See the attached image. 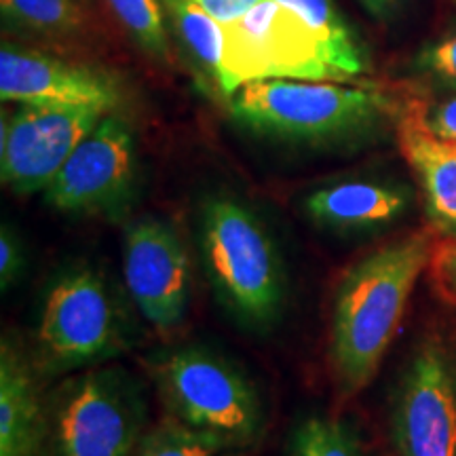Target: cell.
I'll return each instance as SVG.
<instances>
[{"label": "cell", "mask_w": 456, "mask_h": 456, "mask_svg": "<svg viewBox=\"0 0 456 456\" xmlns=\"http://www.w3.org/2000/svg\"><path fill=\"white\" fill-rule=\"evenodd\" d=\"M454 3H456V0H454Z\"/></svg>", "instance_id": "28"}, {"label": "cell", "mask_w": 456, "mask_h": 456, "mask_svg": "<svg viewBox=\"0 0 456 456\" xmlns=\"http://www.w3.org/2000/svg\"><path fill=\"white\" fill-rule=\"evenodd\" d=\"M138 155L129 125L108 112L74 148L45 195L51 208L72 216H110L131 197Z\"/></svg>", "instance_id": "10"}, {"label": "cell", "mask_w": 456, "mask_h": 456, "mask_svg": "<svg viewBox=\"0 0 456 456\" xmlns=\"http://www.w3.org/2000/svg\"><path fill=\"white\" fill-rule=\"evenodd\" d=\"M431 279L442 298L456 306V237L436 243L431 254Z\"/></svg>", "instance_id": "23"}, {"label": "cell", "mask_w": 456, "mask_h": 456, "mask_svg": "<svg viewBox=\"0 0 456 456\" xmlns=\"http://www.w3.org/2000/svg\"><path fill=\"white\" fill-rule=\"evenodd\" d=\"M45 419L34 376L13 342L0 346V456H43Z\"/></svg>", "instance_id": "15"}, {"label": "cell", "mask_w": 456, "mask_h": 456, "mask_svg": "<svg viewBox=\"0 0 456 456\" xmlns=\"http://www.w3.org/2000/svg\"><path fill=\"white\" fill-rule=\"evenodd\" d=\"M165 15L195 64L216 83L224 53V24L195 0H163Z\"/></svg>", "instance_id": "17"}, {"label": "cell", "mask_w": 456, "mask_h": 456, "mask_svg": "<svg viewBox=\"0 0 456 456\" xmlns=\"http://www.w3.org/2000/svg\"><path fill=\"white\" fill-rule=\"evenodd\" d=\"M220 450L222 446L212 437L180 420H167L148 433L135 450V456H216Z\"/></svg>", "instance_id": "21"}, {"label": "cell", "mask_w": 456, "mask_h": 456, "mask_svg": "<svg viewBox=\"0 0 456 456\" xmlns=\"http://www.w3.org/2000/svg\"><path fill=\"white\" fill-rule=\"evenodd\" d=\"M121 345V313L100 273L72 269L51 283L37 328L38 359L47 372L102 362Z\"/></svg>", "instance_id": "6"}, {"label": "cell", "mask_w": 456, "mask_h": 456, "mask_svg": "<svg viewBox=\"0 0 456 456\" xmlns=\"http://www.w3.org/2000/svg\"><path fill=\"white\" fill-rule=\"evenodd\" d=\"M237 123L265 138L306 146L359 140L385 123L389 100L338 81L269 78L243 85L228 98Z\"/></svg>", "instance_id": "3"}, {"label": "cell", "mask_w": 456, "mask_h": 456, "mask_svg": "<svg viewBox=\"0 0 456 456\" xmlns=\"http://www.w3.org/2000/svg\"><path fill=\"white\" fill-rule=\"evenodd\" d=\"M429 231L410 232L368 254L340 279L330 319V363L345 397L355 395L389 351L408 300L429 266Z\"/></svg>", "instance_id": "1"}, {"label": "cell", "mask_w": 456, "mask_h": 456, "mask_svg": "<svg viewBox=\"0 0 456 456\" xmlns=\"http://www.w3.org/2000/svg\"><path fill=\"white\" fill-rule=\"evenodd\" d=\"M269 78L342 83L311 28L277 0H260L248 13L224 24V53L216 87L231 98L243 85Z\"/></svg>", "instance_id": "5"}, {"label": "cell", "mask_w": 456, "mask_h": 456, "mask_svg": "<svg viewBox=\"0 0 456 456\" xmlns=\"http://www.w3.org/2000/svg\"><path fill=\"white\" fill-rule=\"evenodd\" d=\"M397 456H456V355L437 336L416 346L391 414Z\"/></svg>", "instance_id": "8"}, {"label": "cell", "mask_w": 456, "mask_h": 456, "mask_svg": "<svg viewBox=\"0 0 456 456\" xmlns=\"http://www.w3.org/2000/svg\"><path fill=\"white\" fill-rule=\"evenodd\" d=\"M406 188L374 180H345L309 192L302 209L313 224L334 232L387 226L408 212Z\"/></svg>", "instance_id": "14"}, {"label": "cell", "mask_w": 456, "mask_h": 456, "mask_svg": "<svg viewBox=\"0 0 456 456\" xmlns=\"http://www.w3.org/2000/svg\"><path fill=\"white\" fill-rule=\"evenodd\" d=\"M155 379L180 423L222 448H245L260 437L265 410L252 380L231 362L199 346L163 355Z\"/></svg>", "instance_id": "4"}, {"label": "cell", "mask_w": 456, "mask_h": 456, "mask_svg": "<svg viewBox=\"0 0 456 456\" xmlns=\"http://www.w3.org/2000/svg\"><path fill=\"white\" fill-rule=\"evenodd\" d=\"M277 3L292 9L311 28L342 81H351L368 70L366 51L332 0H277Z\"/></svg>", "instance_id": "16"}, {"label": "cell", "mask_w": 456, "mask_h": 456, "mask_svg": "<svg viewBox=\"0 0 456 456\" xmlns=\"http://www.w3.org/2000/svg\"><path fill=\"white\" fill-rule=\"evenodd\" d=\"M363 7L368 9L370 15H374L376 20H387L393 15V11L397 9L399 0H359Z\"/></svg>", "instance_id": "27"}, {"label": "cell", "mask_w": 456, "mask_h": 456, "mask_svg": "<svg viewBox=\"0 0 456 456\" xmlns=\"http://www.w3.org/2000/svg\"><path fill=\"white\" fill-rule=\"evenodd\" d=\"M123 277L131 300L152 328L171 332L184 322L192 269L174 226L152 216L129 222L123 235Z\"/></svg>", "instance_id": "11"}, {"label": "cell", "mask_w": 456, "mask_h": 456, "mask_svg": "<svg viewBox=\"0 0 456 456\" xmlns=\"http://www.w3.org/2000/svg\"><path fill=\"white\" fill-rule=\"evenodd\" d=\"M420 117H423L427 129L433 131L436 135L446 140H456V95L437 102V104L429 106L427 110L420 108Z\"/></svg>", "instance_id": "25"}, {"label": "cell", "mask_w": 456, "mask_h": 456, "mask_svg": "<svg viewBox=\"0 0 456 456\" xmlns=\"http://www.w3.org/2000/svg\"><path fill=\"white\" fill-rule=\"evenodd\" d=\"M292 456H363L355 437L334 419L311 416L292 436Z\"/></svg>", "instance_id": "20"}, {"label": "cell", "mask_w": 456, "mask_h": 456, "mask_svg": "<svg viewBox=\"0 0 456 456\" xmlns=\"http://www.w3.org/2000/svg\"><path fill=\"white\" fill-rule=\"evenodd\" d=\"M0 98L17 104L94 106L112 112L121 89L94 68L4 45L0 51Z\"/></svg>", "instance_id": "12"}, {"label": "cell", "mask_w": 456, "mask_h": 456, "mask_svg": "<svg viewBox=\"0 0 456 456\" xmlns=\"http://www.w3.org/2000/svg\"><path fill=\"white\" fill-rule=\"evenodd\" d=\"M3 21L41 37H72L87 24L81 0H0Z\"/></svg>", "instance_id": "18"}, {"label": "cell", "mask_w": 456, "mask_h": 456, "mask_svg": "<svg viewBox=\"0 0 456 456\" xmlns=\"http://www.w3.org/2000/svg\"><path fill=\"white\" fill-rule=\"evenodd\" d=\"M195 3L201 4L209 15H214L222 24H228V21H235L237 17L254 9L260 0H195Z\"/></svg>", "instance_id": "26"}, {"label": "cell", "mask_w": 456, "mask_h": 456, "mask_svg": "<svg viewBox=\"0 0 456 456\" xmlns=\"http://www.w3.org/2000/svg\"><path fill=\"white\" fill-rule=\"evenodd\" d=\"M106 4L146 53L157 60H169L163 0H106Z\"/></svg>", "instance_id": "19"}, {"label": "cell", "mask_w": 456, "mask_h": 456, "mask_svg": "<svg viewBox=\"0 0 456 456\" xmlns=\"http://www.w3.org/2000/svg\"><path fill=\"white\" fill-rule=\"evenodd\" d=\"M106 114L94 106L20 104L9 118H3V184L17 195L47 191L74 148Z\"/></svg>", "instance_id": "9"}, {"label": "cell", "mask_w": 456, "mask_h": 456, "mask_svg": "<svg viewBox=\"0 0 456 456\" xmlns=\"http://www.w3.org/2000/svg\"><path fill=\"white\" fill-rule=\"evenodd\" d=\"M144 403L121 370L68 383L51 414L53 456H131L140 446Z\"/></svg>", "instance_id": "7"}, {"label": "cell", "mask_w": 456, "mask_h": 456, "mask_svg": "<svg viewBox=\"0 0 456 456\" xmlns=\"http://www.w3.org/2000/svg\"><path fill=\"white\" fill-rule=\"evenodd\" d=\"M416 66L420 72L429 74L437 81L456 85V34L420 51Z\"/></svg>", "instance_id": "22"}, {"label": "cell", "mask_w": 456, "mask_h": 456, "mask_svg": "<svg viewBox=\"0 0 456 456\" xmlns=\"http://www.w3.org/2000/svg\"><path fill=\"white\" fill-rule=\"evenodd\" d=\"M397 140L423 191L431 231L456 237V140L427 129L419 106L402 117Z\"/></svg>", "instance_id": "13"}, {"label": "cell", "mask_w": 456, "mask_h": 456, "mask_svg": "<svg viewBox=\"0 0 456 456\" xmlns=\"http://www.w3.org/2000/svg\"><path fill=\"white\" fill-rule=\"evenodd\" d=\"M205 275L222 305L245 328L266 330L281 317L288 277L269 226L235 197L205 199L199 212Z\"/></svg>", "instance_id": "2"}, {"label": "cell", "mask_w": 456, "mask_h": 456, "mask_svg": "<svg viewBox=\"0 0 456 456\" xmlns=\"http://www.w3.org/2000/svg\"><path fill=\"white\" fill-rule=\"evenodd\" d=\"M24 265L26 254L21 239L17 237L13 226L3 224V228H0V288H3V292H7L17 283L21 271H24Z\"/></svg>", "instance_id": "24"}]
</instances>
